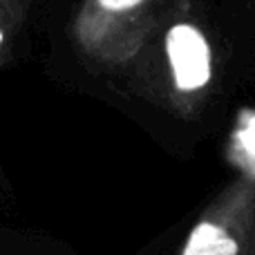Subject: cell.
<instances>
[{"mask_svg": "<svg viewBox=\"0 0 255 255\" xmlns=\"http://www.w3.org/2000/svg\"><path fill=\"white\" fill-rule=\"evenodd\" d=\"M177 255H255V177L242 175L211 199Z\"/></svg>", "mask_w": 255, "mask_h": 255, "instance_id": "6da1fadb", "label": "cell"}, {"mask_svg": "<svg viewBox=\"0 0 255 255\" xmlns=\"http://www.w3.org/2000/svg\"><path fill=\"white\" fill-rule=\"evenodd\" d=\"M166 54L175 88L184 94H199L213 76V54L206 36L190 22H179L166 34Z\"/></svg>", "mask_w": 255, "mask_h": 255, "instance_id": "7a4b0ae2", "label": "cell"}, {"mask_svg": "<svg viewBox=\"0 0 255 255\" xmlns=\"http://www.w3.org/2000/svg\"><path fill=\"white\" fill-rule=\"evenodd\" d=\"M99 2H101V7L110 9V11H128V9L143 4V0H99Z\"/></svg>", "mask_w": 255, "mask_h": 255, "instance_id": "3957f363", "label": "cell"}, {"mask_svg": "<svg viewBox=\"0 0 255 255\" xmlns=\"http://www.w3.org/2000/svg\"><path fill=\"white\" fill-rule=\"evenodd\" d=\"M0 43H2V31H0Z\"/></svg>", "mask_w": 255, "mask_h": 255, "instance_id": "277c9868", "label": "cell"}]
</instances>
